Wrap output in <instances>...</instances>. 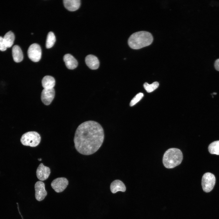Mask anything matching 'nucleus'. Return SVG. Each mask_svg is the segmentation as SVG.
<instances>
[{
  "mask_svg": "<svg viewBox=\"0 0 219 219\" xmlns=\"http://www.w3.org/2000/svg\"><path fill=\"white\" fill-rule=\"evenodd\" d=\"M63 3L65 7L70 11H74L79 9L80 5V0H64Z\"/></svg>",
  "mask_w": 219,
  "mask_h": 219,
  "instance_id": "obj_14",
  "label": "nucleus"
},
{
  "mask_svg": "<svg viewBox=\"0 0 219 219\" xmlns=\"http://www.w3.org/2000/svg\"><path fill=\"white\" fill-rule=\"evenodd\" d=\"M38 160L39 161H40L41 160V158L38 159Z\"/></svg>",
  "mask_w": 219,
  "mask_h": 219,
  "instance_id": "obj_25",
  "label": "nucleus"
},
{
  "mask_svg": "<svg viewBox=\"0 0 219 219\" xmlns=\"http://www.w3.org/2000/svg\"><path fill=\"white\" fill-rule=\"evenodd\" d=\"M110 189L112 193H115L119 191L124 192L126 187L123 183L119 180H115L112 182L110 185Z\"/></svg>",
  "mask_w": 219,
  "mask_h": 219,
  "instance_id": "obj_13",
  "label": "nucleus"
},
{
  "mask_svg": "<svg viewBox=\"0 0 219 219\" xmlns=\"http://www.w3.org/2000/svg\"><path fill=\"white\" fill-rule=\"evenodd\" d=\"M27 53L28 57L33 61L37 62L41 59L42 52L40 46L36 43H33L28 48Z\"/></svg>",
  "mask_w": 219,
  "mask_h": 219,
  "instance_id": "obj_6",
  "label": "nucleus"
},
{
  "mask_svg": "<svg viewBox=\"0 0 219 219\" xmlns=\"http://www.w3.org/2000/svg\"><path fill=\"white\" fill-rule=\"evenodd\" d=\"M34 187L36 199L38 201L43 200L47 194L44 183L41 181H38L35 183Z\"/></svg>",
  "mask_w": 219,
  "mask_h": 219,
  "instance_id": "obj_8",
  "label": "nucleus"
},
{
  "mask_svg": "<svg viewBox=\"0 0 219 219\" xmlns=\"http://www.w3.org/2000/svg\"><path fill=\"white\" fill-rule=\"evenodd\" d=\"M214 66L215 69L219 71V58L217 59L215 61Z\"/></svg>",
  "mask_w": 219,
  "mask_h": 219,
  "instance_id": "obj_23",
  "label": "nucleus"
},
{
  "mask_svg": "<svg viewBox=\"0 0 219 219\" xmlns=\"http://www.w3.org/2000/svg\"><path fill=\"white\" fill-rule=\"evenodd\" d=\"M144 94L140 92L137 94L131 101L130 105L131 106H133L139 102L143 97Z\"/></svg>",
  "mask_w": 219,
  "mask_h": 219,
  "instance_id": "obj_21",
  "label": "nucleus"
},
{
  "mask_svg": "<svg viewBox=\"0 0 219 219\" xmlns=\"http://www.w3.org/2000/svg\"><path fill=\"white\" fill-rule=\"evenodd\" d=\"M182 159V154L180 150L175 148H170L165 153L163 163L166 168L171 169L179 165Z\"/></svg>",
  "mask_w": 219,
  "mask_h": 219,
  "instance_id": "obj_3",
  "label": "nucleus"
},
{
  "mask_svg": "<svg viewBox=\"0 0 219 219\" xmlns=\"http://www.w3.org/2000/svg\"><path fill=\"white\" fill-rule=\"evenodd\" d=\"M68 184V181L64 177H59L54 179L51 182V186L57 193L63 192Z\"/></svg>",
  "mask_w": 219,
  "mask_h": 219,
  "instance_id": "obj_7",
  "label": "nucleus"
},
{
  "mask_svg": "<svg viewBox=\"0 0 219 219\" xmlns=\"http://www.w3.org/2000/svg\"><path fill=\"white\" fill-rule=\"evenodd\" d=\"M216 181L214 174L207 172L203 176L202 179V186L203 190L205 192H209L213 189Z\"/></svg>",
  "mask_w": 219,
  "mask_h": 219,
  "instance_id": "obj_5",
  "label": "nucleus"
},
{
  "mask_svg": "<svg viewBox=\"0 0 219 219\" xmlns=\"http://www.w3.org/2000/svg\"><path fill=\"white\" fill-rule=\"evenodd\" d=\"M104 138V130L100 124L93 121H86L80 124L76 130L75 147L81 154L91 155L101 147Z\"/></svg>",
  "mask_w": 219,
  "mask_h": 219,
  "instance_id": "obj_1",
  "label": "nucleus"
},
{
  "mask_svg": "<svg viewBox=\"0 0 219 219\" xmlns=\"http://www.w3.org/2000/svg\"><path fill=\"white\" fill-rule=\"evenodd\" d=\"M50 173V168L45 166L42 163H41L36 169V175L39 180L44 181L48 178Z\"/></svg>",
  "mask_w": 219,
  "mask_h": 219,
  "instance_id": "obj_10",
  "label": "nucleus"
},
{
  "mask_svg": "<svg viewBox=\"0 0 219 219\" xmlns=\"http://www.w3.org/2000/svg\"><path fill=\"white\" fill-rule=\"evenodd\" d=\"M3 38L7 48H9L13 44L15 40V36L12 32L9 31L5 34Z\"/></svg>",
  "mask_w": 219,
  "mask_h": 219,
  "instance_id": "obj_17",
  "label": "nucleus"
},
{
  "mask_svg": "<svg viewBox=\"0 0 219 219\" xmlns=\"http://www.w3.org/2000/svg\"><path fill=\"white\" fill-rule=\"evenodd\" d=\"M12 55L14 61L17 63L21 61L23 59V54L21 49L17 45L14 46L12 49Z\"/></svg>",
  "mask_w": 219,
  "mask_h": 219,
  "instance_id": "obj_15",
  "label": "nucleus"
},
{
  "mask_svg": "<svg viewBox=\"0 0 219 219\" xmlns=\"http://www.w3.org/2000/svg\"><path fill=\"white\" fill-rule=\"evenodd\" d=\"M159 86V83L157 82H155L151 84H149L147 82H145L144 84V86L148 92H150L157 89Z\"/></svg>",
  "mask_w": 219,
  "mask_h": 219,
  "instance_id": "obj_20",
  "label": "nucleus"
},
{
  "mask_svg": "<svg viewBox=\"0 0 219 219\" xmlns=\"http://www.w3.org/2000/svg\"><path fill=\"white\" fill-rule=\"evenodd\" d=\"M213 94L215 95L217 94V93L216 92H214L213 93Z\"/></svg>",
  "mask_w": 219,
  "mask_h": 219,
  "instance_id": "obj_24",
  "label": "nucleus"
},
{
  "mask_svg": "<svg viewBox=\"0 0 219 219\" xmlns=\"http://www.w3.org/2000/svg\"><path fill=\"white\" fill-rule=\"evenodd\" d=\"M56 41L55 36L52 32H49L47 35L46 46L47 48H50L54 45Z\"/></svg>",
  "mask_w": 219,
  "mask_h": 219,
  "instance_id": "obj_18",
  "label": "nucleus"
},
{
  "mask_svg": "<svg viewBox=\"0 0 219 219\" xmlns=\"http://www.w3.org/2000/svg\"><path fill=\"white\" fill-rule=\"evenodd\" d=\"M54 95L55 91L54 88L44 89L41 92V100L45 105H49L53 100Z\"/></svg>",
  "mask_w": 219,
  "mask_h": 219,
  "instance_id": "obj_9",
  "label": "nucleus"
},
{
  "mask_svg": "<svg viewBox=\"0 0 219 219\" xmlns=\"http://www.w3.org/2000/svg\"><path fill=\"white\" fill-rule=\"evenodd\" d=\"M55 83L54 78L52 76L47 75L44 76L42 81V85L44 89L54 88Z\"/></svg>",
  "mask_w": 219,
  "mask_h": 219,
  "instance_id": "obj_16",
  "label": "nucleus"
},
{
  "mask_svg": "<svg viewBox=\"0 0 219 219\" xmlns=\"http://www.w3.org/2000/svg\"><path fill=\"white\" fill-rule=\"evenodd\" d=\"M7 47L4 40L3 37L0 36V50L4 51Z\"/></svg>",
  "mask_w": 219,
  "mask_h": 219,
  "instance_id": "obj_22",
  "label": "nucleus"
},
{
  "mask_svg": "<svg viewBox=\"0 0 219 219\" xmlns=\"http://www.w3.org/2000/svg\"><path fill=\"white\" fill-rule=\"evenodd\" d=\"M85 62L89 68L92 70L98 69L99 65V62L97 57L92 55H88L85 58Z\"/></svg>",
  "mask_w": 219,
  "mask_h": 219,
  "instance_id": "obj_11",
  "label": "nucleus"
},
{
  "mask_svg": "<svg viewBox=\"0 0 219 219\" xmlns=\"http://www.w3.org/2000/svg\"><path fill=\"white\" fill-rule=\"evenodd\" d=\"M41 141L40 134L34 131H29L23 134L22 136L20 141L24 145L35 147L39 145Z\"/></svg>",
  "mask_w": 219,
  "mask_h": 219,
  "instance_id": "obj_4",
  "label": "nucleus"
},
{
  "mask_svg": "<svg viewBox=\"0 0 219 219\" xmlns=\"http://www.w3.org/2000/svg\"><path fill=\"white\" fill-rule=\"evenodd\" d=\"M153 40L152 35L146 31H140L132 34L128 40L129 47L134 49H139L148 46Z\"/></svg>",
  "mask_w": 219,
  "mask_h": 219,
  "instance_id": "obj_2",
  "label": "nucleus"
},
{
  "mask_svg": "<svg viewBox=\"0 0 219 219\" xmlns=\"http://www.w3.org/2000/svg\"><path fill=\"white\" fill-rule=\"evenodd\" d=\"M63 60L66 67L69 69H74L78 66L77 60L70 54H65L64 56Z\"/></svg>",
  "mask_w": 219,
  "mask_h": 219,
  "instance_id": "obj_12",
  "label": "nucleus"
},
{
  "mask_svg": "<svg viewBox=\"0 0 219 219\" xmlns=\"http://www.w3.org/2000/svg\"><path fill=\"white\" fill-rule=\"evenodd\" d=\"M208 151L211 154L219 155V141H215L211 143L209 146Z\"/></svg>",
  "mask_w": 219,
  "mask_h": 219,
  "instance_id": "obj_19",
  "label": "nucleus"
}]
</instances>
